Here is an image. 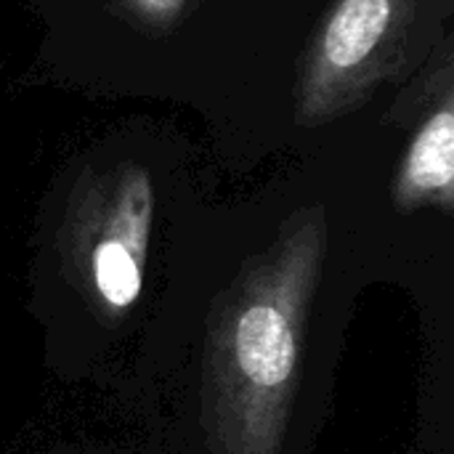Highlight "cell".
Listing matches in <instances>:
<instances>
[{"label": "cell", "mask_w": 454, "mask_h": 454, "mask_svg": "<svg viewBox=\"0 0 454 454\" xmlns=\"http://www.w3.org/2000/svg\"><path fill=\"white\" fill-rule=\"evenodd\" d=\"M426 0H333L295 67V122L359 112L410 64Z\"/></svg>", "instance_id": "obj_2"}, {"label": "cell", "mask_w": 454, "mask_h": 454, "mask_svg": "<svg viewBox=\"0 0 454 454\" xmlns=\"http://www.w3.org/2000/svg\"><path fill=\"white\" fill-rule=\"evenodd\" d=\"M399 109L412 120L410 141L394 178L399 213L454 207V53L444 37L434 61L399 96Z\"/></svg>", "instance_id": "obj_4"}, {"label": "cell", "mask_w": 454, "mask_h": 454, "mask_svg": "<svg viewBox=\"0 0 454 454\" xmlns=\"http://www.w3.org/2000/svg\"><path fill=\"white\" fill-rule=\"evenodd\" d=\"M325 250V207H301L226 293L205 354V426L215 454L282 452Z\"/></svg>", "instance_id": "obj_1"}, {"label": "cell", "mask_w": 454, "mask_h": 454, "mask_svg": "<svg viewBox=\"0 0 454 454\" xmlns=\"http://www.w3.org/2000/svg\"><path fill=\"white\" fill-rule=\"evenodd\" d=\"M152 223V176L136 162L85 173L69 197L61 258L106 317H122L141 295Z\"/></svg>", "instance_id": "obj_3"}, {"label": "cell", "mask_w": 454, "mask_h": 454, "mask_svg": "<svg viewBox=\"0 0 454 454\" xmlns=\"http://www.w3.org/2000/svg\"><path fill=\"white\" fill-rule=\"evenodd\" d=\"M114 11L149 35L173 32L192 0H112Z\"/></svg>", "instance_id": "obj_5"}]
</instances>
